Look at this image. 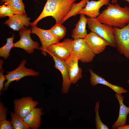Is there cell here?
<instances>
[{
	"label": "cell",
	"instance_id": "4",
	"mask_svg": "<svg viewBox=\"0 0 129 129\" xmlns=\"http://www.w3.org/2000/svg\"><path fill=\"white\" fill-rule=\"evenodd\" d=\"M74 40L67 38L62 42H59L49 47L48 53L51 57L66 60L70 56L73 52Z\"/></svg>",
	"mask_w": 129,
	"mask_h": 129
},
{
	"label": "cell",
	"instance_id": "18",
	"mask_svg": "<svg viewBox=\"0 0 129 129\" xmlns=\"http://www.w3.org/2000/svg\"><path fill=\"white\" fill-rule=\"evenodd\" d=\"M42 108H35L23 119L24 122L32 129H38L41 124V116L44 113Z\"/></svg>",
	"mask_w": 129,
	"mask_h": 129
},
{
	"label": "cell",
	"instance_id": "24",
	"mask_svg": "<svg viewBox=\"0 0 129 129\" xmlns=\"http://www.w3.org/2000/svg\"><path fill=\"white\" fill-rule=\"evenodd\" d=\"M14 38L13 34L11 37L6 38V44L0 48V56L5 59H6L9 56L11 49L14 47Z\"/></svg>",
	"mask_w": 129,
	"mask_h": 129
},
{
	"label": "cell",
	"instance_id": "1",
	"mask_svg": "<svg viewBox=\"0 0 129 129\" xmlns=\"http://www.w3.org/2000/svg\"><path fill=\"white\" fill-rule=\"evenodd\" d=\"M106 8L97 17L101 23L122 28L129 23V7H122L117 3L107 5Z\"/></svg>",
	"mask_w": 129,
	"mask_h": 129
},
{
	"label": "cell",
	"instance_id": "31",
	"mask_svg": "<svg viewBox=\"0 0 129 129\" xmlns=\"http://www.w3.org/2000/svg\"><path fill=\"white\" fill-rule=\"evenodd\" d=\"M129 3V0H124ZM118 0H111V3L112 4H115L118 2Z\"/></svg>",
	"mask_w": 129,
	"mask_h": 129
},
{
	"label": "cell",
	"instance_id": "7",
	"mask_svg": "<svg viewBox=\"0 0 129 129\" xmlns=\"http://www.w3.org/2000/svg\"><path fill=\"white\" fill-rule=\"evenodd\" d=\"M19 32L20 39L14 43V47L22 48L29 54L33 53L35 49H40L38 43L33 40L31 37V28L28 29L24 27Z\"/></svg>",
	"mask_w": 129,
	"mask_h": 129
},
{
	"label": "cell",
	"instance_id": "32",
	"mask_svg": "<svg viewBox=\"0 0 129 129\" xmlns=\"http://www.w3.org/2000/svg\"><path fill=\"white\" fill-rule=\"evenodd\" d=\"M127 82L129 84V79L128 80Z\"/></svg>",
	"mask_w": 129,
	"mask_h": 129
},
{
	"label": "cell",
	"instance_id": "15",
	"mask_svg": "<svg viewBox=\"0 0 129 129\" xmlns=\"http://www.w3.org/2000/svg\"><path fill=\"white\" fill-rule=\"evenodd\" d=\"M52 57L55 62V67L60 71L62 75L63 82L61 91L63 94H67L69 92L71 83L65 61L53 56Z\"/></svg>",
	"mask_w": 129,
	"mask_h": 129
},
{
	"label": "cell",
	"instance_id": "5",
	"mask_svg": "<svg viewBox=\"0 0 129 129\" xmlns=\"http://www.w3.org/2000/svg\"><path fill=\"white\" fill-rule=\"evenodd\" d=\"M27 62L25 59H23L16 69L7 72V74L5 75L7 81L4 83V88L1 93L7 90L10 84L12 82L18 81L24 77L27 76H37L39 75L38 72L25 67V65Z\"/></svg>",
	"mask_w": 129,
	"mask_h": 129
},
{
	"label": "cell",
	"instance_id": "9",
	"mask_svg": "<svg viewBox=\"0 0 129 129\" xmlns=\"http://www.w3.org/2000/svg\"><path fill=\"white\" fill-rule=\"evenodd\" d=\"M13 102L14 113L23 119L39 104L29 96L15 99Z\"/></svg>",
	"mask_w": 129,
	"mask_h": 129
},
{
	"label": "cell",
	"instance_id": "22",
	"mask_svg": "<svg viewBox=\"0 0 129 129\" xmlns=\"http://www.w3.org/2000/svg\"><path fill=\"white\" fill-rule=\"evenodd\" d=\"M61 22H58L50 29L49 31L55 38L59 41L63 38L65 35L66 29Z\"/></svg>",
	"mask_w": 129,
	"mask_h": 129
},
{
	"label": "cell",
	"instance_id": "28",
	"mask_svg": "<svg viewBox=\"0 0 129 129\" xmlns=\"http://www.w3.org/2000/svg\"><path fill=\"white\" fill-rule=\"evenodd\" d=\"M8 108L5 107L2 103L0 102V122L6 120Z\"/></svg>",
	"mask_w": 129,
	"mask_h": 129
},
{
	"label": "cell",
	"instance_id": "25",
	"mask_svg": "<svg viewBox=\"0 0 129 129\" xmlns=\"http://www.w3.org/2000/svg\"><path fill=\"white\" fill-rule=\"evenodd\" d=\"M99 101L97 102L96 104L95 111V121L96 129H108L107 126L104 124L100 119L99 113Z\"/></svg>",
	"mask_w": 129,
	"mask_h": 129
},
{
	"label": "cell",
	"instance_id": "33",
	"mask_svg": "<svg viewBox=\"0 0 129 129\" xmlns=\"http://www.w3.org/2000/svg\"></svg>",
	"mask_w": 129,
	"mask_h": 129
},
{
	"label": "cell",
	"instance_id": "30",
	"mask_svg": "<svg viewBox=\"0 0 129 129\" xmlns=\"http://www.w3.org/2000/svg\"><path fill=\"white\" fill-rule=\"evenodd\" d=\"M117 129H129V125L126 124L123 126L117 128Z\"/></svg>",
	"mask_w": 129,
	"mask_h": 129
},
{
	"label": "cell",
	"instance_id": "21",
	"mask_svg": "<svg viewBox=\"0 0 129 129\" xmlns=\"http://www.w3.org/2000/svg\"><path fill=\"white\" fill-rule=\"evenodd\" d=\"M89 0H81L77 3L75 2L72 5L71 9L69 13L61 21L63 23L70 17L75 16L77 14L78 12L82 8L86 6L87 2Z\"/></svg>",
	"mask_w": 129,
	"mask_h": 129
},
{
	"label": "cell",
	"instance_id": "27",
	"mask_svg": "<svg viewBox=\"0 0 129 129\" xmlns=\"http://www.w3.org/2000/svg\"><path fill=\"white\" fill-rule=\"evenodd\" d=\"M0 92L1 94L2 90H3L4 88V82L6 80V78L5 75L3 74L4 71L2 67L3 61L0 59Z\"/></svg>",
	"mask_w": 129,
	"mask_h": 129
},
{
	"label": "cell",
	"instance_id": "8",
	"mask_svg": "<svg viewBox=\"0 0 129 129\" xmlns=\"http://www.w3.org/2000/svg\"><path fill=\"white\" fill-rule=\"evenodd\" d=\"M73 52L83 63L91 62L96 56L88 44L82 38L74 39Z\"/></svg>",
	"mask_w": 129,
	"mask_h": 129
},
{
	"label": "cell",
	"instance_id": "29",
	"mask_svg": "<svg viewBox=\"0 0 129 129\" xmlns=\"http://www.w3.org/2000/svg\"><path fill=\"white\" fill-rule=\"evenodd\" d=\"M0 129H13L11 121L7 120L0 122Z\"/></svg>",
	"mask_w": 129,
	"mask_h": 129
},
{
	"label": "cell",
	"instance_id": "2",
	"mask_svg": "<svg viewBox=\"0 0 129 129\" xmlns=\"http://www.w3.org/2000/svg\"><path fill=\"white\" fill-rule=\"evenodd\" d=\"M76 0H47L43 10L38 17L31 23V26H36L42 19L51 16L56 23L62 20L70 11L72 4Z\"/></svg>",
	"mask_w": 129,
	"mask_h": 129
},
{
	"label": "cell",
	"instance_id": "26",
	"mask_svg": "<svg viewBox=\"0 0 129 129\" xmlns=\"http://www.w3.org/2000/svg\"><path fill=\"white\" fill-rule=\"evenodd\" d=\"M17 13H20L4 4L0 6V17L1 18Z\"/></svg>",
	"mask_w": 129,
	"mask_h": 129
},
{
	"label": "cell",
	"instance_id": "16",
	"mask_svg": "<svg viewBox=\"0 0 129 129\" xmlns=\"http://www.w3.org/2000/svg\"><path fill=\"white\" fill-rule=\"evenodd\" d=\"M89 71L90 74L89 80L92 86H94L98 84H101L109 87L113 90L116 94H122L127 92V90L123 87L110 83L94 72L91 69H89Z\"/></svg>",
	"mask_w": 129,
	"mask_h": 129
},
{
	"label": "cell",
	"instance_id": "14",
	"mask_svg": "<svg viewBox=\"0 0 129 129\" xmlns=\"http://www.w3.org/2000/svg\"><path fill=\"white\" fill-rule=\"evenodd\" d=\"M110 0H98L88 1L85 7L82 9L77 14H82L88 17L97 18L99 14L100 9L103 6L107 5Z\"/></svg>",
	"mask_w": 129,
	"mask_h": 129
},
{
	"label": "cell",
	"instance_id": "17",
	"mask_svg": "<svg viewBox=\"0 0 129 129\" xmlns=\"http://www.w3.org/2000/svg\"><path fill=\"white\" fill-rule=\"evenodd\" d=\"M115 97L118 100L120 106L118 118L112 126L113 129H117L126 124L127 116L129 113V107L126 106L123 103L124 97L122 94H116Z\"/></svg>",
	"mask_w": 129,
	"mask_h": 129
},
{
	"label": "cell",
	"instance_id": "12",
	"mask_svg": "<svg viewBox=\"0 0 129 129\" xmlns=\"http://www.w3.org/2000/svg\"><path fill=\"white\" fill-rule=\"evenodd\" d=\"M8 17L4 23L14 31H19L25 26L27 27L31 26L30 18L28 17L26 14H15Z\"/></svg>",
	"mask_w": 129,
	"mask_h": 129
},
{
	"label": "cell",
	"instance_id": "13",
	"mask_svg": "<svg viewBox=\"0 0 129 129\" xmlns=\"http://www.w3.org/2000/svg\"><path fill=\"white\" fill-rule=\"evenodd\" d=\"M84 39L95 54L102 53L109 46L106 40L92 32L87 34Z\"/></svg>",
	"mask_w": 129,
	"mask_h": 129
},
{
	"label": "cell",
	"instance_id": "11",
	"mask_svg": "<svg viewBox=\"0 0 129 129\" xmlns=\"http://www.w3.org/2000/svg\"><path fill=\"white\" fill-rule=\"evenodd\" d=\"M79 60L78 57L73 52L70 57L65 60L71 84L77 83L82 77V69L78 66Z\"/></svg>",
	"mask_w": 129,
	"mask_h": 129
},
{
	"label": "cell",
	"instance_id": "3",
	"mask_svg": "<svg viewBox=\"0 0 129 129\" xmlns=\"http://www.w3.org/2000/svg\"><path fill=\"white\" fill-rule=\"evenodd\" d=\"M87 24L91 32L95 33L104 39L109 46L115 47L113 27L101 23L97 18H87Z\"/></svg>",
	"mask_w": 129,
	"mask_h": 129
},
{
	"label": "cell",
	"instance_id": "20",
	"mask_svg": "<svg viewBox=\"0 0 129 129\" xmlns=\"http://www.w3.org/2000/svg\"><path fill=\"white\" fill-rule=\"evenodd\" d=\"M0 2L15 10L19 13L26 14L25 6L22 0H1Z\"/></svg>",
	"mask_w": 129,
	"mask_h": 129
},
{
	"label": "cell",
	"instance_id": "19",
	"mask_svg": "<svg viewBox=\"0 0 129 129\" xmlns=\"http://www.w3.org/2000/svg\"><path fill=\"white\" fill-rule=\"evenodd\" d=\"M87 18L83 14H80V19L75 24V27L73 30L71 36L74 39H84L87 35L86 26Z\"/></svg>",
	"mask_w": 129,
	"mask_h": 129
},
{
	"label": "cell",
	"instance_id": "6",
	"mask_svg": "<svg viewBox=\"0 0 129 129\" xmlns=\"http://www.w3.org/2000/svg\"><path fill=\"white\" fill-rule=\"evenodd\" d=\"M113 27L115 47L120 54L129 60V23L122 28Z\"/></svg>",
	"mask_w": 129,
	"mask_h": 129
},
{
	"label": "cell",
	"instance_id": "10",
	"mask_svg": "<svg viewBox=\"0 0 129 129\" xmlns=\"http://www.w3.org/2000/svg\"><path fill=\"white\" fill-rule=\"evenodd\" d=\"M31 33L36 35L39 38L42 46L40 49L41 54L44 56L47 54L48 48L51 45L59 42L48 30H44L39 28L36 26L31 27Z\"/></svg>",
	"mask_w": 129,
	"mask_h": 129
},
{
	"label": "cell",
	"instance_id": "23",
	"mask_svg": "<svg viewBox=\"0 0 129 129\" xmlns=\"http://www.w3.org/2000/svg\"><path fill=\"white\" fill-rule=\"evenodd\" d=\"M11 122L14 129H29L30 128L19 116L14 113H10Z\"/></svg>",
	"mask_w": 129,
	"mask_h": 129
}]
</instances>
